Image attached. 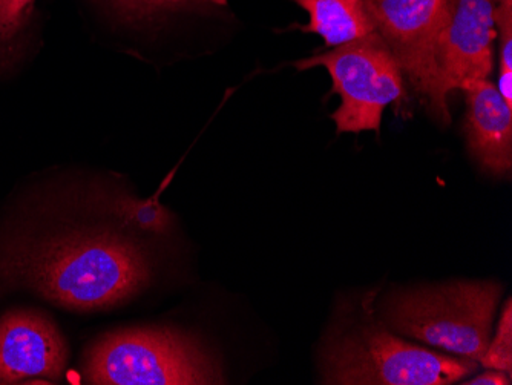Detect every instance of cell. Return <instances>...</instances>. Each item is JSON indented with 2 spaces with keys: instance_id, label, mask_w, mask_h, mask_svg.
<instances>
[{
  "instance_id": "4",
  "label": "cell",
  "mask_w": 512,
  "mask_h": 385,
  "mask_svg": "<svg viewBox=\"0 0 512 385\" xmlns=\"http://www.w3.org/2000/svg\"><path fill=\"white\" fill-rule=\"evenodd\" d=\"M496 281H454L391 293L382 306L388 329L459 358L480 361L502 298Z\"/></svg>"
},
{
  "instance_id": "7",
  "label": "cell",
  "mask_w": 512,
  "mask_h": 385,
  "mask_svg": "<svg viewBox=\"0 0 512 385\" xmlns=\"http://www.w3.org/2000/svg\"><path fill=\"white\" fill-rule=\"evenodd\" d=\"M376 33L417 93L434 97L436 54L448 20L447 0H365Z\"/></svg>"
},
{
  "instance_id": "9",
  "label": "cell",
  "mask_w": 512,
  "mask_h": 385,
  "mask_svg": "<svg viewBox=\"0 0 512 385\" xmlns=\"http://www.w3.org/2000/svg\"><path fill=\"white\" fill-rule=\"evenodd\" d=\"M468 102L467 137L471 154L485 171L509 174L512 166V108L490 79L463 83Z\"/></svg>"
},
{
  "instance_id": "8",
  "label": "cell",
  "mask_w": 512,
  "mask_h": 385,
  "mask_svg": "<svg viewBox=\"0 0 512 385\" xmlns=\"http://www.w3.org/2000/svg\"><path fill=\"white\" fill-rule=\"evenodd\" d=\"M66 364L65 338L46 313L19 309L0 316V384H53Z\"/></svg>"
},
{
  "instance_id": "2",
  "label": "cell",
  "mask_w": 512,
  "mask_h": 385,
  "mask_svg": "<svg viewBox=\"0 0 512 385\" xmlns=\"http://www.w3.org/2000/svg\"><path fill=\"white\" fill-rule=\"evenodd\" d=\"M373 295L345 301L325 335L322 382L344 385H450L479 362L408 343L376 318Z\"/></svg>"
},
{
  "instance_id": "1",
  "label": "cell",
  "mask_w": 512,
  "mask_h": 385,
  "mask_svg": "<svg viewBox=\"0 0 512 385\" xmlns=\"http://www.w3.org/2000/svg\"><path fill=\"white\" fill-rule=\"evenodd\" d=\"M174 215L122 180L83 177L22 200L0 224V295L73 312L117 309L157 283Z\"/></svg>"
},
{
  "instance_id": "10",
  "label": "cell",
  "mask_w": 512,
  "mask_h": 385,
  "mask_svg": "<svg viewBox=\"0 0 512 385\" xmlns=\"http://www.w3.org/2000/svg\"><path fill=\"white\" fill-rule=\"evenodd\" d=\"M309 13L307 25H292L295 30L315 33L324 39L325 48L376 33L375 24L365 7V0H292Z\"/></svg>"
},
{
  "instance_id": "6",
  "label": "cell",
  "mask_w": 512,
  "mask_h": 385,
  "mask_svg": "<svg viewBox=\"0 0 512 385\" xmlns=\"http://www.w3.org/2000/svg\"><path fill=\"white\" fill-rule=\"evenodd\" d=\"M448 20L437 47L436 91L430 111L450 123L448 96L474 79H490L497 39L496 0H447Z\"/></svg>"
},
{
  "instance_id": "12",
  "label": "cell",
  "mask_w": 512,
  "mask_h": 385,
  "mask_svg": "<svg viewBox=\"0 0 512 385\" xmlns=\"http://www.w3.org/2000/svg\"><path fill=\"white\" fill-rule=\"evenodd\" d=\"M479 362L485 369L502 370L512 375V303L509 298L503 307L496 335L490 339Z\"/></svg>"
},
{
  "instance_id": "3",
  "label": "cell",
  "mask_w": 512,
  "mask_h": 385,
  "mask_svg": "<svg viewBox=\"0 0 512 385\" xmlns=\"http://www.w3.org/2000/svg\"><path fill=\"white\" fill-rule=\"evenodd\" d=\"M86 384H224L223 364L194 333L174 326H128L97 336L82 356Z\"/></svg>"
},
{
  "instance_id": "11",
  "label": "cell",
  "mask_w": 512,
  "mask_h": 385,
  "mask_svg": "<svg viewBox=\"0 0 512 385\" xmlns=\"http://www.w3.org/2000/svg\"><path fill=\"white\" fill-rule=\"evenodd\" d=\"M129 24L149 25L161 22L171 14L192 13L212 16L223 13L226 0H108Z\"/></svg>"
},
{
  "instance_id": "13",
  "label": "cell",
  "mask_w": 512,
  "mask_h": 385,
  "mask_svg": "<svg viewBox=\"0 0 512 385\" xmlns=\"http://www.w3.org/2000/svg\"><path fill=\"white\" fill-rule=\"evenodd\" d=\"M33 0H0V43L8 42L22 28Z\"/></svg>"
},
{
  "instance_id": "5",
  "label": "cell",
  "mask_w": 512,
  "mask_h": 385,
  "mask_svg": "<svg viewBox=\"0 0 512 385\" xmlns=\"http://www.w3.org/2000/svg\"><path fill=\"white\" fill-rule=\"evenodd\" d=\"M293 66L299 71L316 66L329 71L333 93L341 97V105L332 114L338 134H379L384 109L407 99L401 66L378 33L298 60Z\"/></svg>"
},
{
  "instance_id": "14",
  "label": "cell",
  "mask_w": 512,
  "mask_h": 385,
  "mask_svg": "<svg viewBox=\"0 0 512 385\" xmlns=\"http://www.w3.org/2000/svg\"><path fill=\"white\" fill-rule=\"evenodd\" d=\"M512 382L511 376L502 370L486 369L482 375H477L476 378L465 379L462 384L467 385H509Z\"/></svg>"
}]
</instances>
